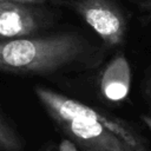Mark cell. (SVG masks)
Wrapping results in <instances>:
<instances>
[{"mask_svg":"<svg viewBox=\"0 0 151 151\" xmlns=\"http://www.w3.org/2000/svg\"><path fill=\"white\" fill-rule=\"evenodd\" d=\"M46 22V13L38 6L0 2V40L35 37Z\"/></svg>","mask_w":151,"mask_h":151,"instance_id":"277c9868","label":"cell"},{"mask_svg":"<svg viewBox=\"0 0 151 151\" xmlns=\"http://www.w3.org/2000/svg\"><path fill=\"white\" fill-rule=\"evenodd\" d=\"M139 6L144 11V13L147 17V19L151 21V0H142L139 2Z\"/></svg>","mask_w":151,"mask_h":151,"instance_id":"9c48e42d","label":"cell"},{"mask_svg":"<svg viewBox=\"0 0 151 151\" xmlns=\"http://www.w3.org/2000/svg\"><path fill=\"white\" fill-rule=\"evenodd\" d=\"M57 145H58V151H79L77 145L71 139L67 138L61 139Z\"/></svg>","mask_w":151,"mask_h":151,"instance_id":"52a82bcc","label":"cell"},{"mask_svg":"<svg viewBox=\"0 0 151 151\" xmlns=\"http://www.w3.org/2000/svg\"><path fill=\"white\" fill-rule=\"evenodd\" d=\"M6 1L15 2V4H20V5H28V6H40V5L45 4L46 0H6Z\"/></svg>","mask_w":151,"mask_h":151,"instance_id":"ba28073f","label":"cell"},{"mask_svg":"<svg viewBox=\"0 0 151 151\" xmlns=\"http://www.w3.org/2000/svg\"><path fill=\"white\" fill-rule=\"evenodd\" d=\"M149 92L151 94V78H150V83H149Z\"/></svg>","mask_w":151,"mask_h":151,"instance_id":"8fae6325","label":"cell"},{"mask_svg":"<svg viewBox=\"0 0 151 151\" xmlns=\"http://www.w3.org/2000/svg\"><path fill=\"white\" fill-rule=\"evenodd\" d=\"M34 93L51 119L81 151H151L146 137L126 120L44 86H37Z\"/></svg>","mask_w":151,"mask_h":151,"instance_id":"6da1fadb","label":"cell"},{"mask_svg":"<svg viewBox=\"0 0 151 151\" xmlns=\"http://www.w3.org/2000/svg\"><path fill=\"white\" fill-rule=\"evenodd\" d=\"M92 46L77 32L0 40V72L52 74L90 60Z\"/></svg>","mask_w":151,"mask_h":151,"instance_id":"7a4b0ae2","label":"cell"},{"mask_svg":"<svg viewBox=\"0 0 151 151\" xmlns=\"http://www.w3.org/2000/svg\"><path fill=\"white\" fill-rule=\"evenodd\" d=\"M107 46L122 45L127 31L124 12L113 0H63Z\"/></svg>","mask_w":151,"mask_h":151,"instance_id":"3957f363","label":"cell"},{"mask_svg":"<svg viewBox=\"0 0 151 151\" xmlns=\"http://www.w3.org/2000/svg\"><path fill=\"white\" fill-rule=\"evenodd\" d=\"M99 87L101 94L110 101H122L130 92L131 68L124 53H117L104 68Z\"/></svg>","mask_w":151,"mask_h":151,"instance_id":"5b68a950","label":"cell"},{"mask_svg":"<svg viewBox=\"0 0 151 151\" xmlns=\"http://www.w3.org/2000/svg\"><path fill=\"white\" fill-rule=\"evenodd\" d=\"M0 151H24L19 134L0 114Z\"/></svg>","mask_w":151,"mask_h":151,"instance_id":"8992f818","label":"cell"},{"mask_svg":"<svg viewBox=\"0 0 151 151\" xmlns=\"http://www.w3.org/2000/svg\"><path fill=\"white\" fill-rule=\"evenodd\" d=\"M42 151H58V145H57V143L51 142L47 145H45V147H44Z\"/></svg>","mask_w":151,"mask_h":151,"instance_id":"30bf717a","label":"cell"}]
</instances>
